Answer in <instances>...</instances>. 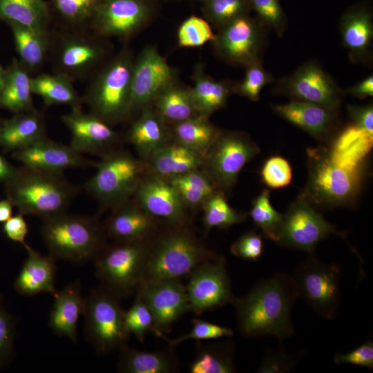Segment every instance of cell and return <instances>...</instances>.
I'll list each match as a JSON object with an SVG mask.
<instances>
[{
    "label": "cell",
    "mask_w": 373,
    "mask_h": 373,
    "mask_svg": "<svg viewBox=\"0 0 373 373\" xmlns=\"http://www.w3.org/2000/svg\"><path fill=\"white\" fill-rule=\"evenodd\" d=\"M171 136L166 122L149 106L143 108L142 115L128 132L129 142L144 162L168 143Z\"/></svg>",
    "instance_id": "27"
},
{
    "label": "cell",
    "mask_w": 373,
    "mask_h": 373,
    "mask_svg": "<svg viewBox=\"0 0 373 373\" xmlns=\"http://www.w3.org/2000/svg\"><path fill=\"white\" fill-rule=\"evenodd\" d=\"M148 173L164 178L174 177L203 166L204 158L173 141L168 142L144 162Z\"/></svg>",
    "instance_id": "26"
},
{
    "label": "cell",
    "mask_w": 373,
    "mask_h": 373,
    "mask_svg": "<svg viewBox=\"0 0 373 373\" xmlns=\"http://www.w3.org/2000/svg\"><path fill=\"white\" fill-rule=\"evenodd\" d=\"M104 227L106 236L117 240H146L157 231L155 218L136 201H125L113 208Z\"/></svg>",
    "instance_id": "22"
},
{
    "label": "cell",
    "mask_w": 373,
    "mask_h": 373,
    "mask_svg": "<svg viewBox=\"0 0 373 373\" xmlns=\"http://www.w3.org/2000/svg\"><path fill=\"white\" fill-rule=\"evenodd\" d=\"M300 354H289L283 349L267 352L257 372L260 373H286L297 365Z\"/></svg>",
    "instance_id": "51"
},
{
    "label": "cell",
    "mask_w": 373,
    "mask_h": 373,
    "mask_svg": "<svg viewBox=\"0 0 373 373\" xmlns=\"http://www.w3.org/2000/svg\"><path fill=\"white\" fill-rule=\"evenodd\" d=\"M124 321L126 328L130 334L143 342L149 332H153L154 319L153 314L139 294L132 306L124 312Z\"/></svg>",
    "instance_id": "43"
},
{
    "label": "cell",
    "mask_w": 373,
    "mask_h": 373,
    "mask_svg": "<svg viewBox=\"0 0 373 373\" xmlns=\"http://www.w3.org/2000/svg\"><path fill=\"white\" fill-rule=\"evenodd\" d=\"M59 12L72 21H81L97 8V0H54Z\"/></svg>",
    "instance_id": "53"
},
{
    "label": "cell",
    "mask_w": 373,
    "mask_h": 373,
    "mask_svg": "<svg viewBox=\"0 0 373 373\" xmlns=\"http://www.w3.org/2000/svg\"><path fill=\"white\" fill-rule=\"evenodd\" d=\"M349 115L354 124L373 136V106L370 104L366 106H349Z\"/></svg>",
    "instance_id": "57"
},
{
    "label": "cell",
    "mask_w": 373,
    "mask_h": 373,
    "mask_svg": "<svg viewBox=\"0 0 373 373\" xmlns=\"http://www.w3.org/2000/svg\"><path fill=\"white\" fill-rule=\"evenodd\" d=\"M6 75V70L0 66V90L3 85Z\"/></svg>",
    "instance_id": "61"
},
{
    "label": "cell",
    "mask_w": 373,
    "mask_h": 373,
    "mask_svg": "<svg viewBox=\"0 0 373 373\" xmlns=\"http://www.w3.org/2000/svg\"><path fill=\"white\" fill-rule=\"evenodd\" d=\"M193 79L191 92L196 108L200 115L207 117L223 108L231 91L233 90L227 82L212 79L200 67L195 69Z\"/></svg>",
    "instance_id": "36"
},
{
    "label": "cell",
    "mask_w": 373,
    "mask_h": 373,
    "mask_svg": "<svg viewBox=\"0 0 373 373\" xmlns=\"http://www.w3.org/2000/svg\"><path fill=\"white\" fill-rule=\"evenodd\" d=\"M272 80L271 75L263 68L260 60H258L246 66L244 79L233 88V91L252 101H257L263 87Z\"/></svg>",
    "instance_id": "47"
},
{
    "label": "cell",
    "mask_w": 373,
    "mask_h": 373,
    "mask_svg": "<svg viewBox=\"0 0 373 373\" xmlns=\"http://www.w3.org/2000/svg\"><path fill=\"white\" fill-rule=\"evenodd\" d=\"M373 136L354 124L347 126L327 148L334 161L344 166H361L363 159L372 146Z\"/></svg>",
    "instance_id": "31"
},
{
    "label": "cell",
    "mask_w": 373,
    "mask_h": 373,
    "mask_svg": "<svg viewBox=\"0 0 373 373\" xmlns=\"http://www.w3.org/2000/svg\"><path fill=\"white\" fill-rule=\"evenodd\" d=\"M230 251L236 257L256 261L262 254V237L254 231H248L231 245Z\"/></svg>",
    "instance_id": "52"
},
{
    "label": "cell",
    "mask_w": 373,
    "mask_h": 373,
    "mask_svg": "<svg viewBox=\"0 0 373 373\" xmlns=\"http://www.w3.org/2000/svg\"><path fill=\"white\" fill-rule=\"evenodd\" d=\"M32 93L39 95L46 105L67 104L77 106V96L64 75L43 74L31 79Z\"/></svg>",
    "instance_id": "39"
},
{
    "label": "cell",
    "mask_w": 373,
    "mask_h": 373,
    "mask_svg": "<svg viewBox=\"0 0 373 373\" xmlns=\"http://www.w3.org/2000/svg\"><path fill=\"white\" fill-rule=\"evenodd\" d=\"M3 231L6 237L12 241L19 242L23 246L26 244V237L28 232V228L23 215L18 214L11 216L3 222Z\"/></svg>",
    "instance_id": "56"
},
{
    "label": "cell",
    "mask_w": 373,
    "mask_h": 373,
    "mask_svg": "<svg viewBox=\"0 0 373 373\" xmlns=\"http://www.w3.org/2000/svg\"><path fill=\"white\" fill-rule=\"evenodd\" d=\"M215 34L210 25L202 18L191 16L180 26L177 39L180 47L195 48L213 41Z\"/></svg>",
    "instance_id": "44"
},
{
    "label": "cell",
    "mask_w": 373,
    "mask_h": 373,
    "mask_svg": "<svg viewBox=\"0 0 373 373\" xmlns=\"http://www.w3.org/2000/svg\"><path fill=\"white\" fill-rule=\"evenodd\" d=\"M42 220V238L56 260L87 262L106 244L104 227L95 218L66 211Z\"/></svg>",
    "instance_id": "4"
},
{
    "label": "cell",
    "mask_w": 373,
    "mask_h": 373,
    "mask_svg": "<svg viewBox=\"0 0 373 373\" xmlns=\"http://www.w3.org/2000/svg\"><path fill=\"white\" fill-rule=\"evenodd\" d=\"M189 229L170 225L150 241L145 280L181 279L200 264L216 256Z\"/></svg>",
    "instance_id": "3"
},
{
    "label": "cell",
    "mask_w": 373,
    "mask_h": 373,
    "mask_svg": "<svg viewBox=\"0 0 373 373\" xmlns=\"http://www.w3.org/2000/svg\"><path fill=\"white\" fill-rule=\"evenodd\" d=\"M133 63L126 55L113 61L99 75L88 100L93 114L107 123L119 121L131 111Z\"/></svg>",
    "instance_id": "10"
},
{
    "label": "cell",
    "mask_w": 373,
    "mask_h": 373,
    "mask_svg": "<svg viewBox=\"0 0 373 373\" xmlns=\"http://www.w3.org/2000/svg\"><path fill=\"white\" fill-rule=\"evenodd\" d=\"M189 365L191 373H233L236 372L233 347L228 343L200 345Z\"/></svg>",
    "instance_id": "38"
},
{
    "label": "cell",
    "mask_w": 373,
    "mask_h": 373,
    "mask_svg": "<svg viewBox=\"0 0 373 373\" xmlns=\"http://www.w3.org/2000/svg\"><path fill=\"white\" fill-rule=\"evenodd\" d=\"M308 180L302 195L314 206H348L361 187V166L350 168L338 164L327 148L308 149Z\"/></svg>",
    "instance_id": "5"
},
{
    "label": "cell",
    "mask_w": 373,
    "mask_h": 373,
    "mask_svg": "<svg viewBox=\"0 0 373 373\" xmlns=\"http://www.w3.org/2000/svg\"><path fill=\"white\" fill-rule=\"evenodd\" d=\"M15 334V321L0 305V365L8 358L12 351Z\"/></svg>",
    "instance_id": "55"
},
{
    "label": "cell",
    "mask_w": 373,
    "mask_h": 373,
    "mask_svg": "<svg viewBox=\"0 0 373 373\" xmlns=\"http://www.w3.org/2000/svg\"><path fill=\"white\" fill-rule=\"evenodd\" d=\"M49 316V326L59 336L77 343L79 318L84 314L86 298L79 281L73 282L57 292Z\"/></svg>",
    "instance_id": "25"
},
{
    "label": "cell",
    "mask_w": 373,
    "mask_h": 373,
    "mask_svg": "<svg viewBox=\"0 0 373 373\" xmlns=\"http://www.w3.org/2000/svg\"><path fill=\"white\" fill-rule=\"evenodd\" d=\"M136 292L153 314V333L158 337L163 338L174 323L190 310L186 285L180 279L145 280Z\"/></svg>",
    "instance_id": "14"
},
{
    "label": "cell",
    "mask_w": 373,
    "mask_h": 373,
    "mask_svg": "<svg viewBox=\"0 0 373 373\" xmlns=\"http://www.w3.org/2000/svg\"><path fill=\"white\" fill-rule=\"evenodd\" d=\"M336 365L351 364L373 369V343L369 339L347 353H338L334 357Z\"/></svg>",
    "instance_id": "54"
},
{
    "label": "cell",
    "mask_w": 373,
    "mask_h": 373,
    "mask_svg": "<svg viewBox=\"0 0 373 373\" xmlns=\"http://www.w3.org/2000/svg\"><path fill=\"white\" fill-rule=\"evenodd\" d=\"M202 207L203 224L207 232L212 228L227 229L244 221L247 216L233 209L220 190L211 195Z\"/></svg>",
    "instance_id": "40"
},
{
    "label": "cell",
    "mask_w": 373,
    "mask_h": 373,
    "mask_svg": "<svg viewBox=\"0 0 373 373\" xmlns=\"http://www.w3.org/2000/svg\"><path fill=\"white\" fill-rule=\"evenodd\" d=\"M31 79L17 62L6 70L0 90V106L16 113L35 111L32 99Z\"/></svg>",
    "instance_id": "33"
},
{
    "label": "cell",
    "mask_w": 373,
    "mask_h": 373,
    "mask_svg": "<svg viewBox=\"0 0 373 373\" xmlns=\"http://www.w3.org/2000/svg\"><path fill=\"white\" fill-rule=\"evenodd\" d=\"M342 42L353 61H363L370 52L373 24L370 12L355 8L346 12L341 21Z\"/></svg>",
    "instance_id": "28"
},
{
    "label": "cell",
    "mask_w": 373,
    "mask_h": 373,
    "mask_svg": "<svg viewBox=\"0 0 373 373\" xmlns=\"http://www.w3.org/2000/svg\"><path fill=\"white\" fill-rule=\"evenodd\" d=\"M71 134L70 146L79 153H106L118 138L107 122L94 114L82 112L73 106L61 117Z\"/></svg>",
    "instance_id": "20"
},
{
    "label": "cell",
    "mask_w": 373,
    "mask_h": 373,
    "mask_svg": "<svg viewBox=\"0 0 373 373\" xmlns=\"http://www.w3.org/2000/svg\"><path fill=\"white\" fill-rule=\"evenodd\" d=\"M16 170L17 168L0 154V184L8 182L14 175Z\"/></svg>",
    "instance_id": "59"
},
{
    "label": "cell",
    "mask_w": 373,
    "mask_h": 373,
    "mask_svg": "<svg viewBox=\"0 0 373 373\" xmlns=\"http://www.w3.org/2000/svg\"><path fill=\"white\" fill-rule=\"evenodd\" d=\"M249 0H206L205 12L213 23L220 26L246 15Z\"/></svg>",
    "instance_id": "46"
},
{
    "label": "cell",
    "mask_w": 373,
    "mask_h": 373,
    "mask_svg": "<svg viewBox=\"0 0 373 373\" xmlns=\"http://www.w3.org/2000/svg\"><path fill=\"white\" fill-rule=\"evenodd\" d=\"M4 184L7 199L20 213L42 220L66 212L77 193L63 173L25 166L17 168Z\"/></svg>",
    "instance_id": "2"
},
{
    "label": "cell",
    "mask_w": 373,
    "mask_h": 373,
    "mask_svg": "<svg viewBox=\"0 0 373 373\" xmlns=\"http://www.w3.org/2000/svg\"><path fill=\"white\" fill-rule=\"evenodd\" d=\"M173 82V71L164 57L155 47H146L133 63L132 110L150 106L156 96Z\"/></svg>",
    "instance_id": "18"
},
{
    "label": "cell",
    "mask_w": 373,
    "mask_h": 373,
    "mask_svg": "<svg viewBox=\"0 0 373 373\" xmlns=\"http://www.w3.org/2000/svg\"><path fill=\"white\" fill-rule=\"evenodd\" d=\"M96 173L86 184L87 191L104 207L129 200L146 171L145 162L124 151H110L95 164Z\"/></svg>",
    "instance_id": "7"
},
{
    "label": "cell",
    "mask_w": 373,
    "mask_h": 373,
    "mask_svg": "<svg viewBox=\"0 0 373 373\" xmlns=\"http://www.w3.org/2000/svg\"><path fill=\"white\" fill-rule=\"evenodd\" d=\"M259 152L246 134L221 133L206 155L203 166L220 191L229 190L245 164Z\"/></svg>",
    "instance_id": "12"
},
{
    "label": "cell",
    "mask_w": 373,
    "mask_h": 373,
    "mask_svg": "<svg viewBox=\"0 0 373 373\" xmlns=\"http://www.w3.org/2000/svg\"><path fill=\"white\" fill-rule=\"evenodd\" d=\"M0 19L45 33L48 15L43 0H0Z\"/></svg>",
    "instance_id": "35"
},
{
    "label": "cell",
    "mask_w": 373,
    "mask_h": 373,
    "mask_svg": "<svg viewBox=\"0 0 373 373\" xmlns=\"http://www.w3.org/2000/svg\"><path fill=\"white\" fill-rule=\"evenodd\" d=\"M250 7L257 12L264 23L282 35L285 19L278 0H249Z\"/></svg>",
    "instance_id": "50"
},
{
    "label": "cell",
    "mask_w": 373,
    "mask_h": 373,
    "mask_svg": "<svg viewBox=\"0 0 373 373\" xmlns=\"http://www.w3.org/2000/svg\"><path fill=\"white\" fill-rule=\"evenodd\" d=\"M212 42L225 61L247 66L260 60L263 42L262 26L244 15L221 27Z\"/></svg>",
    "instance_id": "16"
},
{
    "label": "cell",
    "mask_w": 373,
    "mask_h": 373,
    "mask_svg": "<svg viewBox=\"0 0 373 373\" xmlns=\"http://www.w3.org/2000/svg\"><path fill=\"white\" fill-rule=\"evenodd\" d=\"M176 189L186 207H202L215 192L219 191L209 174L200 169L166 178Z\"/></svg>",
    "instance_id": "37"
},
{
    "label": "cell",
    "mask_w": 373,
    "mask_h": 373,
    "mask_svg": "<svg viewBox=\"0 0 373 373\" xmlns=\"http://www.w3.org/2000/svg\"><path fill=\"white\" fill-rule=\"evenodd\" d=\"M28 258L15 280V289L23 296L57 292L55 287L57 267L56 259L50 256H43L29 245H24Z\"/></svg>",
    "instance_id": "23"
},
{
    "label": "cell",
    "mask_w": 373,
    "mask_h": 373,
    "mask_svg": "<svg viewBox=\"0 0 373 373\" xmlns=\"http://www.w3.org/2000/svg\"><path fill=\"white\" fill-rule=\"evenodd\" d=\"M298 298L303 299L320 316L332 319L340 305L341 269L324 263L312 253L291 276Z\"/></svg>",
    "instance_id": "9"
},
{
    "label": "cell",
    "mask_w": 373,
    "mask_h": 373,
    "mask_svg": "<svg viewBox=\"0 0 373 373\" xmlns=\"http://www.w3.org/2000/svg\"><path fill=\"white\" fill-rule=\"evenodd\" d=\"M95 23L103 34L126 37L146 22L149 8L143 0H105L97 6Z\"/></svg>",
    "instance_id": "21"
},
{
    "label": "cell",
    "mask_w": 373,
    "mask_h": 373,
    "mask_svg": "<svg viewBox=\"0 0 373 373\" xmlns=\"http://www.w3.org/2000/svg\"><path fill=\"white\" fill-rule=\"evenodd\" d=\"M12 157L23 166L53 173H63L67 169L93 164L70 145L53 142L46 137L13 151Z\"/></svg>",
    "instance_id": "19"
},
{
    "label": "cell",
    "mask_w": 373,
    "mask_h": 373,
    "mask_svg": "<svg viewBox=\"0 0 373 373\" xmlns=\"http://www.w3.org/2000/svg\"><path fill=\"white\" fill-rule=\"evenodd\" d=\"M277 115L318 140L324 139L333 128L336 111L309 102L292 99L273 106Z\"/></svg>",
    "instance_id": "24"
},
{
    "label": "cell",
    "mask_w": 373,
    "mask_h": 373,
    "mask_svg": "<svg viewBox=\"0 0 373 373\" xmlns=\"http://www.w3.org/2000/svg\"><path fill=\"white\" fill-rule=\"evenodd\" d=\"M13 207L7 198L0 200V222H5L12 216Z\"/></svg>",
    "instance_id": "60"
},
{
    "label": "cell",
    "mask_w": 373,
    "mask_h": 373,
    "mask_svg": "<svg viewBox=\"0 0 373 373\" xmlns=\"http://www.w3.org/2000/svg\"><path fill=\"white\" fill-rule=\"evenodd\" d=\"M331 234L338 235L347 242L344 233L336 231L301 194L283 215L277 242L309 254Z\"/></svg>",
    "instance_id": "11"
},
{
    "label": "cell",
    "mask_w": 373,
    "mask_h": 373,
    "mask_svg": "<svg viewBox=\"0 0 373 373\" xmlns=\"http://www.w3.org/2000/svg\"><path fill=\"white\" fill-rule=\"evenodd\" d=\"M233 335V331L229 327L204 320L193 318L192 320V327L187 334L173 339L166 338V341L171 348L189 339L198 341L211 340L222 337H231Z\"/></svg>",
    "instance_id": "49"
},
{
    "label": "cell",
    "mask_w": 373,
    "mask_h": 373,
    "mask_svg": "<svg viewBox=\"0 0 373 373\" xmlns=\"http://www.w3.org/2000/svg\"><path fill=\"white\" fill-rule=\"evenodd\" d=\"M17 51L23 61L29 67L41 64L46 53L45 33L10 23Z\"/></svg>",
    "instance_id": "41"
},
{
    "label": "cell",
    "mask_w": 373,
    "mask_h": 373,
    "mask_svg": "<svg viewBox=\"0 0 373 373\" xmlns=\"http://www.w3.org/2000/svg\"><path fill=\"white\" fill-rule=\"evenodd\" d=\"M260 176L265 185L271 189H281L288 186L292 180V169L283 157L271 156L263 164Z\"/></svg>",
    "instance_id": "48"
},
{
    "label": "cell",
    "mask_w": 373,
    "mask_h": 373,
    "mask_svg": "<svg viewBox=\"0 0 373 373\" xmlns=\"http://www.w3.org/2000/svg\"><path fill=\"white\" fill-rule=\"evenodd\" d=\"M220 133L208 117L202 115L175 123L171 131L173 141L195 151L204 158Z\"/></svg>",
    "instance_id": "32"
},
{
    "label": "cell",
    "mask_w": 373,
    "mask_h": 373,
    "mask_svg": "<svg viewBox=\"0 0 373 373\" xmlns=\"http://www.w3.org/2000/svg\"><path fill=\"white\" fill-rule=\"evenodd\" d=\"M298 298L291 276L284 272L256 283L242 298H235L237 324L247 338L273 336L280 341L294 334L291 311Z\"/></svg>",
    "instance_id": "1"
},
{
    "label": "cell",
    "mask_w": 373,
    "mask_h": 373,
    "mask_svg": "<svg viewBox=\"0 0 373 373\" xmlns=\"http://www.w3.org/2000/svg\"><path fill=\"white\" fill-rule=\"evenodd\" d=\"M117 367L126 373H172L179 370V362L172 351H141L127 345L119 350Z\"/></svg>",
    "instance_id": "29"
},
{
    "label": "cell",
    "mask_w": 373,
    "mask_h": 373,
    "mask_svg": "<svg viewBox=\"0 0 373 373\" xmlns=\"http://www.w3.org/2000/svg\"><path fill=\"white\" fill-rule=\"evenodd\" d=\"M151 240L106 244L93 260L102 285L121 298L136 291L145 279Z\"/></svg>",
    "instance_id": "6"
},
{
    "label": "cell",
    "mask_w": 373,
    "mask_h": 373,
    "mask_svg": "<svg viewBox=\"0 0 373 373\" xmlns=\"http://www.w3.org/2000/svg\"><path fill=\"white\" fill-rule=\"evenodd\" d=\"M155 110L166 123L175 124L200 115L196 108L191 89L172 83L154 99Z\"/></svg>",
    "instance_id": "34"
},
{
    "label": "cell",
    "mask_w": 373,
    "mask_h": 373,
    "mask_svg": "<svg viewBox=\"0 0 373 373\" xmlns=\"http://www.w3.org/2000/svg\"><path fill=\"white\" fill-rule=\"evenodd\" d=\"M118 296L101 285L86 298L84 316L86 336L98 354H107L127 345V331Z\"/></svg>",
    "instance_id": "8"
},
{
    "label": "cell",
    "mask_w": 373,
    "mask_h": 373,
    "mask_svg": "<svg viewBox=\"0 0 373 373\" xmlns=\"http://www.w3.org/2000/svg\"><path fill=\"white\" fill-rule=\"evenodd\" d=\"M133 196L155 219L160 218L169 225H188L186 207L166 178L148 173L140 180Z\"/></svg>",
    "instance_id": "17"
},
{
    "label": "cell",
    "mask_w": 373,
    "mask_h": 373,
    "mask_svg": "<svg viewBox=\"0 0 373 373\" xmlns=\"http://www.w3.org/2000/svg\"><path fill=\"white\" fill-rule=\"evenodd\" d=\"M46 137L41 117L35 111L17 113L0 124V146L15 151Z\"/></svg>",
    "instance_id": "30"
},
{
    "label": "cell",
    "mask_w": 373,
    "mask_h": 373,
    "mask_svg": "<svg viewBox=\"0 0 373 373\" xmlns=\"http://www.w3.org/2000/svg\"><path fill=\"white\" fill-rule=\"evenodd\" d=\"M278 90L292 99L320 105L334 111L339 107L342 93L331 76L318 64L309 62L281 79Z\"/></svg>",
    "instance_id": "15"
},
{
    "label": "cell",
    "mask_w": 373,
    "mask_h": 373,
    "mask_svg": "<svg viewBox=\"0 0 373 373\" xmlns=\"http://www.w3.org/2000/svg\"><path fill=\"white\" fill-rule=\"evenodd\" d=\"M100 49L95 45L83 41H72L66 44L60 55L61 64L70 70L85 68L99 57Z\"/></svg>",
    "instance_id": "45"
},
{
    "label": "cell",
    "mask_w": 373,
    "mask_h": 373,
    "mask_svg": "<svg viewBox=\"0 0 373 373\" xmlns=\"http://www.w3.org/2000/svg\"><path fill=\"white\" fill-rule=\"evenodd\" d=\"M249 215L266 238L277 242L283 215L272 206L267 189H264L253 200Z\"/></svg>",
    "instance_id": "42"
},
{
    "label": "cell",
    "mask_w": 373,
    "mask_h": 373,
    "mask_svg": "<svg viewBox=\"0 0 373 373\" xmlns=\"http://www.w3.org/2000/svg\"><path fill=\"white\" fill-rule=\"evenodd\" d=\"M186 285L190 311L196 315L232 303L231 279L226 259L216 255L198 265L188 276Z\"/></svg>",
    "instance_id": "13"
},
{
    "label": "cell",
    "mask_w": 373,
    "mask_h": 373,
    "mask_svg": "<svg viewBox=\"0 0 373 373\" xmlns=\"http://www.w3.org/2000/svg\"><path fill=\"white\" fill-rule=\"evenodd\" d=\"M345 92L360 99L372 97L373 95V76H368Z\"/></svg>",
    "instance_id": "58"
}]
</instances>
